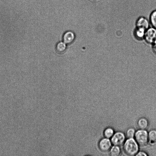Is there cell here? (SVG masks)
I'll return each mask as SVG.
<instances>
[{
  "instance_id": "1",
  "label": "cell",
  "mask_w": 156,
  "mask_h": 156,
  "mask_svg": "<svg viewBox=\"0 0 156 156\" xmlns=\"http://www.w3.org/2000/svg\"><path fill=\"white\" fill-rule=\"evenodd\" d=\"M124 149L127 155L133 156L137 153L138 147L134 140L133 138H129L126 140L124 144Z\"/></svg>"
},
{
  "instance_id": "2",
  "label": "cell",
  "mask_w": 156,
  "mask_h": 156,
  "mask_svg": "<svg viewBox=\"0 0 156 156\" xmlns=\"http://www.w3.org/2000/svg\"><path fill=\"white\" fill-rule=\"evenodd\" d=\"M136 141L141 146L146 145L147 143L148 140V135L147 132L141 129L137 131L135 134Z\"/></svg>"
},
{
  "instance_id": "3",
  "label": "cell",
  "mask_w": 156,
  "mask_h": 156,
  "mask_svg": "<svg viewBox=\"0 0 156 156\" xmlns=\"http://www.w3.org/2000/svg\"><path fill=\"white\" fill-rule=\"evenodd\" d=\"M146 41L150 44L156 43V29L153 27H149L145 32L144 35Z\"/></svg>"
},
{
  "instance_id": "4",
  "label": "cell",
  "mask_w": 156,
  "mask_h": 156,
  "mask_svg": "<svg viewBox=\"0 0 156 156\" xmlns=\"http://www.w3.org/2000/svg\"><path fill=\"white\" fill-rule=\"evenodd\" d=\"M125 140L124 135L122 132L116 133L112 136L111 139L112 143L115 146H119L124 143Z\"/></svg>"
},
{
  "instance_id": "5",
  "label": "cell",
  "mask_w": 156,
  "mask_h": 156,
  "mask_svg": "<svg viewBox=\"0 0 156 156\" xmlns=\"http://www.w3.org/2000/svg\"><path fill=\"white\" fill-rule=\"evenodd\" d=\"M150 25L149 20L144 16L139 17L136 22V27L143 28L146 30L149 27Z\"/></svg>"
},
{
  "instance_id": "6",
  "label": "cell",
  "mask_w": 156,
  "mask_h": 156,
  "mask_svg": "<svg viewBox=\"0 0 156 156\" xmlns=\"http://www.w3.org/2000/svg\"><path fill=\"white\" fill-rule=\"evenodd\" d=\"M111 146V143L108 138L101 140L99 144V147L102 151L107 152L109 150Z\"/></svg>"
},
{
  "instance_id": "7",
  "label": "cell",
  "mask_w": 156,
  "mask_h": 156,
  "mask_svg": "<svg viewBox=\"0 0 156 156\" xmlns=\"http://www.w3.org/2000/svg\"><path fill=\"white\" fill-rule=\"evenodd\" d=\"M75 37V34L73 31H67L63 34L62 39L63 42L66 44H69L74 41Z\"/></svg>"
},
{
  "instance_id": "8",
  "label": "cell",
  "mask_w": 156,
  "mask_h": 156,
  "mask_svg": "<svg viewBox=\"0 0 156 156\" xmlns=\"http://www.w3.org/2000/svg\"><path fill=\"white\" fill-rule=\"evenodd\" d=\"M146 30L143 28L136 27L135 30V35L138 38H142L144 36Z\"/></svg>"
},
{
  "instance_id": "9",
  "label": "cell",
  "mask_w": 156,
  "mask_h": 156,
  "mask_svg": "<svg viewBox=\"0 0 156 156\" xmlns=\"http://www.w3.org/2000/svg\"><path fill=\"white\" fill-rule=\"evenodd\" d=\"M149 21L152 27L156 29V9L153 11L151 13Z\"/></svg>"
},
{
  "instance_id": "10",
  "label": "cell",
  "mask_w": 156,
  "mask_h": 156,
  "mask_svg": "<svg viewBox=\"0 0 156 156\" xmlns=\"http://www.w3.org/2000/svg\"><path fill=\"white\" fill-rule=\"evenodd\" d=\"M66 44L64 42H60L58 43L56 47L57 51L59 53L64 52L66 49Z\"/></svg>"
},
{
  "instance_id": "11",
  "label": "cell",
  "mask_w": 156,
  "mask_h": 156,
  "mask_svg": "<svg viewBox=\"0 0 156 156\" xmlns=\"http://www.w3.org/2000/svg\"><path fill=\"white\" fill-rule=\"evenodd\" d=\"M148 125L147 120L144 118L140 119L138 122V126L141 129H144L147 128Z\"/></svg>"
},
{
  "instance_id": "12",
  "label": "cell",
  "mask_w": 156,
  "mask_h": 156,
  "mask_svg": "<svg viewBox=\"0 0 156 156\" xmlns=\"http://www.w3.org/2000/svg\"><path fill=\"white\" fill-rule=\"evenodd\" d=\"M121 150L118 146H115L111 149L110 153L112 156H118L120 155Z\"/></svg>"
},
{
  "instance_id": "13",
  "label": "cell",
  "mask_w": 156,
  "mask_h": 156,
  "mask_svg": "<svg viewBox=\"0 0 156 156\" xmlns=\"http://www.w3.org/2000/svg\"><path fill=\"white\" fill-rule=\"evenodd\" d=\"M104 133L106 137L107 138H109L113 135L114 131L112 129L108 128L105 130Z\"/></svg>"
},
{
  "instance_id": "14",
  "label": "cell",
  "mask_w": 156,
  "mask_h": 156,
  "mask_svg": "<svg viewBox=\"0 0 156 156\" xmlns=\"http://www.w3.org/2000/svg\"><path fill=\"white\" fill-rule=\"evenodd\" d=\"M148 138L152 142L156 141V130H153L151 131L148 134Z\"/></svg>"
},
{
  "instance_id": "15",
  "label": "cell",
  "mask_w": 156,
  "mask_h": 156,
  "mask_svg": "<svg viewBox=\"0 0 156 156\" xmlns=\"http://www.w3.org/2000/svg\"><path fill=\"white\" fill-rule=\"evenodd\" d=\"M135 133V130L133 128L129 129L126 132V135L129 138H133L134 136Z\"/></svg>"
},
{
  "instance_id": "16",
  "label": "cell",
  "mask_w": 156,
  "mask_h": 156,
  "mask_svg": "<svg viewBox=\"0 0 156 156\" xmlns=\"http://www.w3.org/2000/svg\"><path fill=\"white\" fill-rule=\"evenodd\" d=\"M136 156H147V154H146L145 153L143 152H140L138 153H137L136 154Z\"/></svg>"
},
{
  "instance_id": "17",
  "label": "cell",
  "mask_w": 156,
  "mask_h": 156,
  "mask_svg": "<svg viewBox=\"0 0 156 156\" xmlns=\"http://www.w3.org/2000/svg\"><path fill=\"white\" fill-rule=\"evenodd\" d=\"M153 48L154 51L156 53V43L153 44Z\"/></svg>"
}]
</instances>
